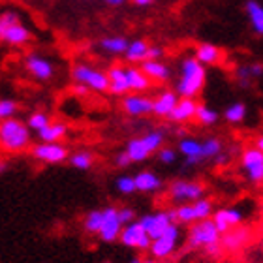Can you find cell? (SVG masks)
<instances>
[{
  "label": "cell",
  "instance_id": "cell-9",
  "mask_svg": "<svg viewBox=\"0 0 263 263\" xmlns=\"http://www.w3.org/2000/svg\"><path fill=\"white\" fill-rule=\"evenodd\" d=\"M179 242H181V228H179V224H173L165 233H162L158 239L153 241L151 250H148L151 258H154L156 261L170 259L179 247Z\"/></svg>",
  "mask_w": 263,
  "mask_h": 263
},
{
  "label": "cell",
  "instance_id": "cell-35",
  "mask_svg": "<svg viewBox=\"0 0 263 263\" xmlns=\"http://www.w3.org/2000/svg\"><path fill=\"white\" fill-rule=\"evenodd\" d=\"M220 119L218 111H214L213 107H209L205 104H199L197 105V113H196V121L201 124V126H213L216 124Z\"/></svg>",
  "mask_w": 263,
  "mask_h": 263
},
{
  "label": "cell",
  "instance_id": "cell-10",
  "mask_svg": "<svg viewBox=\"0 0 263 263\" xmlns=\"http://www.w3.org/2000/svg\"><path fill=\"white\" fill-rule=\"evenodd\" d=\"M30 154L32 158H36L42 164H62L66 160H70V151L66 147L64 143H42L40 141L38 145H34L30 148Z\"/></svg>",
  "mask_w": 263,
  "mask_h": 263
},
{
  "label": "cell",
  "instance_id": "cell-25",
  "mask_svg": "<svg viewBox=\"0 0 263 263\" xmlns=\"http://www.w3.org/2000/svg\"><path fill=\"white\" fill-rule=\"evenodd\" d=\"M66 136H68V124L62 121H53L49 126L38 132V139L42 143H62Z\"/></svg>",
  "mask_w": 263,
  "mask_h": 263
},
{
  "label": "cell",
  "instance_id": "cell-39",
  "mask_svg": "<svg viewBox=\"0 0 263 263\" xmlns=\"http://www.w3.org/2000/svg\"><path fill=\"white\" fill-rule=\"evenodd\" d=\"M117 190L121 194H124V196H130V194L137 192V186H136V177L132 175H122L117 179L115 182Z\"/></svg>",
  "mask_w": 263,
  "mask_h": 263
},
{
  "label": "cell",
  "instance_id": "cell-43",
  "mask_svg": "<svg viewBox=\"0 0 263 263\" xmlns=\"http://www.w3.org/2000/svg\"><path fill=\"white\" fill-rule=\"evenodd\" d=\"M130 164H132V160H130V156H128L126 151H122V153H119L115 156V165H117V167H128Z\"/></svg>",
  "mask_w": 263,
  "mask_h": 263
},
{
  "label": "cell",
  "instance_id": "cell-31",
  "mask_svg": "<svg viewBox=\"0 0 263 263\" xmlns=\"http://www.w3.org/2000/svg\"><path fill=\"white\" fill-rule=\"evenodd\" d=\"M100 49L109 53V55H122L126 53L128 45H130V40H126L124 36H105L98 42Z\"/></svg>",
  "mask_w": 263,
  "mask_h": 263
},
{
  "label": "cell",
  "instance_id": "cell-27",
  "mask_svg": "<svg viewBox=\"0 0 263 263\" xmlns=\"http://www.w3.org/2000/svg\"><path fill=\"white\" fill-rule=\"evenodd\" d=\"M194 57L203 66H214L222 61V49L214 44H199L194 51Z\"/></svg>",
  "mask_w": 263,
  "mask_h": 263
},
{
  "label": "cell",
  "instance_id": "cell-50",
  "mask_svg": "<svg viewBox=\"0 0 263 263\" xmlns=\"http://www.w3.org/2000/svg\"><path fill=\"white\" fill-rule=\"evenodd\" d=\"M132 263H158L154 258H147V259H141V258H136Z\"/></svg>",
  "mask_w": 263,
  "mask_h": 263
},
{
  "label": "cell",
  "instance_id": "cell-47",
  "mask_svg": "<svg viewBox=\"0 0 263 263\" xmlns=\"http://www.w3.org/2000/svg\"><path fill=\"white\" fill-rule=\"evenodd\" d=\"M228 162H230V154H228V153H222L218 158H216V164H220V165L228 164Z\"/></svg>",
  "mask_w": 263,
  "mask_h": 263
},
{
  "label": "cell",
  "instance_id": "cell-32",
  "mask_svg": "<svg viewBox=\"0 0 263 263\" xmlns=\"http://www.w3.org/2000/svg\"><path fill=\"white\" fill-rule=\"evenodd\" d=\"M222 153H224V143L220 137H207L201 141L203 160H216Z\"/></svg>",
  "mask_w": 263,
  "mask_h": 263
},
{
  "label": "cell",
  "instance_id": "cell-4",
  "mask_svg": "<svg viewBox=\"0 0 263 263\" xmlns=\"http://www.w3.org/2000/svg\"><path fill=\"white\" fill-rule=\"evenodd\" d=\"M222 239V233L218 231L213 218L199 220L196 224L188 226L186 233V248L188 250H205L211 245H216Z\"/></svg>",
  "mask_w": 263,
  "mask_h": 263
},
{
  "label": "cell",
  "instance_id": "cell-40",
  "mask_svg": "<svg viewBox=\"0 0 263 263\" xmlns=\"http://www.w3.org/2000/svg\"><path fill=\"white\" fill-rule=\"evenodd\" d=\"M156 156H158V160L162 164H173L177 160V151L171 147H162L158 153H156Z\"/></svg>",
  "mask_w": 263,
  "mask_h": 263
},
{
  "label": "cell",
  "instance_id": "cell-22",
  "mask_svg": "<svg viewBox=\"0 0 263 263\" xmlns=\"http://www.w3.org/2000/svg\"><path fill=\"white\" fill-rule=\"evenodd\" d=\"M179 153L184 156L186 165H197L205 162L201 154V141L196 139V137H182L179 141Z\"/></svg>",
  "mask_w": 263,
  "mask_h": 263
},
{
  "label": "cell",
  "instance_id": "cell-16",
  "mask_svg": "<svg viewBox=\"0 0 263 263\" xmlns=\"http://www.w3.org/2000/svg\"><path fill=\"white\" fill-rule=\"evenodd\" d=\"M124 230V224L119 218V209L117 207H105L104 209V224L100 230L98 237L104 242H115L121 239V233Z\"/></svg>",
  "mask_w": 263,
  "mask_h": 263
},
{
  "label": "cell",
  "instance_id": "cell-44",
  "mask_svg": "<svg viewBox=\"0 0 263 263\" xmlns=\"http://www.w3.org/2000/svg\"><path fill=\"white\" fill-rule=\"evenodd\" d=\"M164 57V49L160 45H151L148 47V59L147 61H160Z\"/></svg>",
  "mask_w": 263,
  "mask_h": 263
},
{
  "label": "cell",
  "instance_id": "cell-21",
  "mask_svg": "<svg viewBox=\"0 0 263 263\" xmlns=\"http://www.w3.org/2000/svg\"><path fill=\"white\" fill-rule=\"evenodd\" d=\"M154 109L153 115L162 117V119H167L171 115V111L175 109V105L179 104L181 96L175 92V90H162L158 96H154Z\"/></svg>",
  "mask_w": 263,
  "mask_h": 263
},
{
  "label": "cell",
  "instance_id": "cell-8",
  "mask_svg": "<svg viewBox=\"0 0 263 263\" xmlns=\"http://www.w3.org/2000/svg\"><path fill=\"white\" fill-rule=\"evenodd\" d=\"M241 171L245 179L254 186L263 184V153L256 147H247L241 153Z\"/></svg>",
  "mask_w": 263,
  "mask_h": 263
},
{
  "label": "cell",
  "instance_id": "cell-34",
  "mask_svg": "<svg viewBox=\"0 0 263 263\" xmlns=\"http://www.w3.org/2000/svg\"><path fill=\"white\" fill-rule=\"evenodd\" d=\"M247 105L242 104V102H235V104H231L230 107H226L224 111V119L230 124H239V122H242L245 119H247Z\"/></svg>",
  "mask_w": 263,
  "mask_h": 263
},
{
  "label": "cell",
  "instance_id": "cell-29",
  "mask_svg": "<svg viewBox=\"0 0 263 263\" xmlns=\"http://www.w3.org/2000/svg\"><path fill=\"white\" fill-rule=\"evenodd\" d=\"M30 38H32L30 30H28L23 23H19V25L11 27L10 30L6 32V36L2 38V44L11 45V47H21V45H27L28 42H30Z\"/></svg>",
  "mask_w": 263,
  "mask_h": 263
},
{
  "label": "cell",
  "instance_id": "cell-48",
  "mask_svg": "<svg viewBox=\"0 0 263 263\" xmlns=\"http://www.w3.org/2000/svg\"><path fill=\"white\" fill-rule=\"evenodd\" d=\"M104 2L107 6H111V8H119V6H122L126 0H104Z\"/></svg>",
  "mask_w": 263,
  "mask_h": 263
},
{
  "label": "cell",
  "instance_id": "cell-15",
  "mask_svg": "<svg viewBox=\"0 0 263 263\" xmlns=\"http://www.w3.org/2000/svg\"><path fill=\"white\" fill-rule=\"evenodd\" d=\"M121 105H122V111L128 117H147V115H153L154 100L145 96V94L130 92L126 96H122Z\"/></svg>",
  "mask_w": 263,
  "mask_h": 263
},
{
  "label": "cell",
  "instance_id": "cell-53",
  "mask_svg": "<svg viewBox=\"0 0 263 263\" xmlns=\"http://www.w3.org/2000/svg\"><path fill=\"white\" fill-rule=\"evenodd\" d=\"M0 121H2V119H0Z\"/></svg>",
  "mask_w": 263,
  "mask_h": 263
},
{
  "label": "cell",
  "instance_id": "cell-6",
  "mask_svg": "<svg viewBox=\"0 0 263 263\" xmlns=\"http://www.w3.org/2000/svg\"><path fill=\"white\" fill-rule=\"evenodd\" d=\"M71 79L77 85H83V87H87L88 90H94V92H109L107 71L94 68L90 64H85V62H79L71 68Z\"/></svg>",
  "mask_w": 263,
  "mask_h": 263
},
{
  "label": "cell",
  "instance_id": "cell-19",
  "mask_svg": "<svg viewBox=\"0 0 263 263\" xmlns=\"http://www.w3.org/2000/svg\"><path fill=\"white\" fill-rule=\"evenodd\" d=\"M197 102L192 98H181L179 104L175 105V109L171 111V115L167 117V121L175 122V124H186L190 121H196L197 113Z\"/></svg>",
  "mask_w": 263,
  "mask_h": 263
},
{
  "label": "cell",
  "instance_id": "cell-13",
  "mask_svg": "<svg viewBox=\"0 0 263 263\" xmlns=\"http://www.w3.org/2000/svg\"><path fill=\"white\" fill-rule=\"evenodd\" d=\"M119 241H121L124 247L137 248V250H151V245H153V239L148 237L147 231L143 230V226L139 224V220L124 226V230H122Z\"/></svg>",
  "mask_w": 263,
  "mask_h": 263
},
{
  "label": "cell",
  "instance_id": "cell-38",
  "mask_svg": "<svg viewBox=\"0 0 263 263\" xmlns=\"http://www.w3.org/2000/svg\"><path fill=\"white\" fill-rule=\"evenodd\" d=\"M19 15H17L15 11H4V13H0V42L2 38L6 36V32L10 30L11 27H15L19 25Z\"/></svg>",
  "mask_w": 263,
  "mask_h": 263
},
{
  "label": "cell",
  "instance_id": "cell-36",
  "mask_svg": "<svg viewBox=\"0 0 263 263\" xmlns=\"http://www.w3.org/2000/svg\"><path fill=\"white\" fill-rule=\"evenodd\" d=\"M104 224V211H90L83 220V228L87 233H100Z\"/></svg>",
  "mask_w": 263,
  "mask_h": 263
},
{
  "label": "cell",
  "instance_id": "cell-5",
  "mask_svg": "<svg viewBox=\"0 0 263 263\" xmlns=\"http://www.w3.org/2000/svg\"><path fill=\"white\" fill-rule=\"evenodd\" d=\"M175 224L179 226H192L199 220L213 218L214 214V203L211 197H201L194 203H184V205H177L171 209Z\"/></svg>",
  "mask_w": 263,
  "mask_h": 263
},
{
  "label": "cell",
  "instance_id": "cell-12",
  "mask_svg": "<svg viewBox=\"0 0 263 263\" xmlns=\"http://www.w3.org/2000/svg\"><path fill=\"white\" fill-rule=\"evenodd\" d=\"M250 241H252V230L248 226H237V228H233V230H230L228 233L222 235L220 245H222L224 252L237 254L245 250L250 245Z\"/></svg>",
  "mask_w": 263,
  "mask_h": 263
},
{
  "label": "cell",
  "instance_id": "cell-41",
  "mask_svg": "<svg viewBox=\"0 0 263 263\" xmlns=\"http://www.w3.org/2000/svg\"><path fill=\"white\" fill-rule=\"evenodd\" d=\"M119 218L124 226L132 224V222H136V211L130 207H121L119 209Z\"/></svg>",
  "mask_w": 263,
  "mask_h": 263
},
{
  "label": "cell",
  "instance_id": "cell-30",
  "mask_svg": "<svg viewBox=\"0 0 263 263\" xmlns=\"http://www.w3.org/2000/svg\"><path fill=\"white\" fill-rule=\"evenodd\" d=\"M245 11H247L248 21L252 25V30L258 36H263V4L258 0H247Z\"/></svg>",
  "mask_w": 263,
  "mask_h": 263
},
{
  "label": "cell",
  "instance_id": "cell-7",
  "mask_svg": "<svg viewBox=\"0 0 263 263\" xmlns=\"http://www.w3.org/2000/svg\"><path fill=\"white\" fill-rule=\"evenodd\" d=\"M207 188L203 182L186 181V179H177L167 186V197L175 205H184V203H194L197 199L205 197Z\"/></svg>",
  "mask_w": 263,
  "mask_h": 263
},
{
  "label": "cell",
  "instance_id": "cell-42",
  "mask_svg": "<svg viewBox=\"0 0 263 263\" xmlns=\"http://www.w3.org/2000/svg\"><path fill=\"white\" fill-rule=\"evenodd\" d=\"M222 252H224V250H222V245H220V242H216V245H211L209 248H205V250H203V254H205V256H209V258H220V256H222Z\"/></svg>",
  "mask_w": 263,
  "mask_h": 263
},
{
  "label": "cell",
  "instance_id": "cell-3",
  "mask_svg": "<svg viewBox=\"0 0 263 263\" xmlns=\"http://www.w3.org/2000/svg\"><path fill=\"white\" fill-rule=\"evenodd\" d=\"M164 141L165 132L162 128H156V130H148L147 134L139 137H132L124 151L130 156L132 164H137V162H145L147 158H151L154 153H158L164 147Z\"/></svg>",
  "mask_w": 263,
  "mask_h": 263
},
{
  "label": "cell",
  "instance_id": "cell-46",
  "mask_svg": "<svg viewBox=\"0 0 263 263\" xmlns=\"http://www.w3.org/2000/svg\"><path fill=\"white\" fill-rule=\"evenodd\" d=\"M73 92L79 94V96H87V94H88V88L83 87V85H76V87H73Z\"/></svg>",
  "mask_w": 263,
  "mask_h": 263
},
{
  "label": "cell",
  "instance_id": "cell-20",
  "mask_svg": "<svg viewBox=\"0 0 263 263\" xmlns=\"http://www.w3.org/2000/svg\"><path fill=\"white\" fill-rule=\"evenodd\" d=\"M261 76H263V64H259V62L241 64V66H237L235 71H233L235 83L242 88H248L254 81H258Z\"/></svg>",
  "mask_w": 263,
  "mask_h": 263
},
{
  "label": "cell",
  "instance_id": "cell-11",
  "mask_svg": "<svg viewBox=\"0 0 263 263\" xmlns=\"http://www.w3.org/2000/svg\"><path fill=\"white\" fill-rule=\"evenodd\" d=\"M139 224L143 226V230L147 231L151 239H158L162 233L170 230L171 226L175 224V218H173V213L170 211H156V213L145 214L139 218Z\"/></svg>",
  "mask_w": 263,
  "mask_h": 263
},
{
  "label": "cell",
  "instance_id": "cell-24",
  "mask_svg": "<svg viewBox=\"0 0 263 263\" xmlns=\"http://www.w3.org/2000/svg\"><path fill=\"white\" fill-rule=\"evenodd\" d=\"M126 76H128V85H130L132 92L143 94L145 90H148V88L153 87V81H151V79L143 73L141 68H137V66L128 64L126 66Z\"/></svg>",
  "mask_w": 263,
  "mask_h": 263
},
{
  "label": "cell",
  "instance_id": "cell-33",
  "mask_svg": "<svg viewBox=\"0 0 263 263\" xmlns=\"http://www.w3.org/2000/svg\"><path fill=\"white\" fill-rule=\"evenodd\" d=\"M70 165L76 170L88 171L94 165V154L90 151H76L73 154H70Z\"/></svg>",
  "mask_w": 263,
  "mask_h": 263
},
{
  "label": "cell",
  "instance_id": "cell-2",
  "mask_svg": "<svg viewBox=\"0 0 263 263\" xmlns=\"http://www.w3.org/2000/svg\"><path fill=\"white\" fill-rule=\"evenodd\" d=\"M30 128L27 122L19 119H6L0 121V151L6 154L23 153L30 147Z\"/></svg>",
  "mask_w": 263,
  "mask_h": 263
},
{
  "label": "cell",
  "instance_id": "cell-17",
  "mask_svg": "<svg viewBox=\"0 0 263 263\" xmlns=\"http://www.w3.org/2000/svg\"><path fill=\"white\" fill-rule=\"evenodd\" d=\"M213 220L218 231L224 235L228 233L230 230L237 228V226H242L245 222V213H242V209L239 207H224V209H216L213 214Z\"/></svg>",
  "mask_w": 263,
  "mask_h": 263
},
{
  "label": "cell",
  "instance_id": "cell-51",
  "mask_svg": "<svg viewBox=\"0 0 263 263\" xmlns=\"http://www.w3.org/2000/svg\"><path fill=\"white\" fill-rule=\"evenodd\" d=\"M6 170H8V162H6V160L2 158V156H0V175H2V173H4Z\"/></svg>",
  "mask_w": 263,
  "mask_h": 263
},
{
  "label": "cell",
  "instance_id": "cell-45",
  "mask_svg": "<svg viewBox=\"0 0 263 263\" xmlns=\"http://www.w3.org/2000/svg\"><path fill=\"white\" fill-rule=\"evenodd\" d=\"M132 4H136L137 8H148L154 4V0H132Z\"/></svg>",
  "mask_w": 263,
  "mask_h": 263
},
{
  "label": "cell",
  "instance_id": "cell-23",
  "mask_svg": "<svg viewBox=\"0 0 263 263\" xmlns=\"http://www.w3.org/2000/svg\"><path fill=\"white\" fill-rule=\"evenodd\" d=\"M139 68L151 81L165 83L171 79V68L162 61H145L143 64H139Z\"/></svg>",
  "mask_w": 263,
  "mask_h": 263
},
{
  "label": "cell",
  "instance_id": "cell-28",
  "mask_svg": "<svg viewBox=\"0 0 263 263\" xmlns=\"http://www.w3.org/2000/svg\"><path fill=\"white\" fill-rule=\"evenodd\" d=\"M148 47L151 45L145 40H132L126 53H124V59L128 64H143L148 59Z\"/></svg>",
  "mask_w": 263,
  "mask_h": 263
},
{
  "label": "cell",
  "instance_id": "cell-1",
  "mask_svg": "<svg viewBox=\"0 0 263 263\" xmlns=\"http://www.w3.org/2000/svg\"><path fill=\"white\" fill-rule=\"evenodd\" d=\"M205 83H207V66H203L194 55L184 57L181 61V68H179L175 92L181 98L196 100L201 94Z\"/></svg>",
  "mask_w": 263,
  "mask_h": 263
},
{
  "label": "cell",
  "instance_id": "cell-14",
  "mask_svg": "<svg viewBox=\"0 0 263 263\" xmlns=\"http://www.w3.org/2000/svg\"><path fill=\"white\" fill-rule=\"evenodd\" d=\"M25 70L28 71V76H32L38 81H51L55 76L53 62L40 53H28L25 57Z\"/></svg>",
  "mask_w": 263,
  "mask_h": 263
},
{
  "label": "cell",
  "instance_id": "cell-49",
  "mask_svg": "<svg viewBox=\"0 0 263 263\" xmlns=\"http://www.w3.org/2000/svg\"><path fill=\"white\" fill-rule=\"evenodd\" d=\"M254 147L259 148V151L263 153V134H261V136L256 137V141H254Z\"/></svg>",
  "mask_w": 263,
  "mask_h": 263
},
{
  "label": "cell",
  "instance_id": "cell-37",
  "mask_svg": "<svg viewBox=\"0 0 263 263\" xmlns=\"http://www.w3.org/2000/svg\"><path fill=\"white\" fill-rule=\"evenodd\" d=\"M51 115L49 113H45V111H34L32 115L28 117V121H27V124H28V128L32 132H42L45 126H49L51 124Z\"/></svg>",
  "mask_w": 263,
  "mask_h": 263
},
{
  "label": "cell",
  "instance_id": "cell-18",
  "mask_svg": "<svg viewBox=\"0 0 263 263\" xmlns=\"http://www.w3.org/2000/svg\"><path fill=\"white\" fill-rule=\"evenodd\" d=\"M107 77H109V92L115 96H126L130 94V85H128L126 66L113 64L107 68Z\"/></svg>",
  "mask_w": 263,
  "mask_h": 263
},
{
  "label": "cell",
  "instance_id": "cell-26",
  "mask_svg": "<svg viewBox=\"0 0 263 263\" xmlns=\"http://www.w3.org/2000/svg\"><path fill=\"white\" fill-rule=\"evenodd\" d=\"M134 177H136L137 192L153 194V192H158L160 188H162V179H160L154 171H139V173Z\"/></svg>",
  "mask_w": 263,
  "mask_h": 263
},
{
  "label": "cell",
  "instance_id": "cell-52",
  "mask_svg": "<svg viewBox=\"0 0 263 263\" xmlns=\"http://www.w3.org/2000/svg\"><path fill=\"white\" fill-rule=\"evenodd\" d=\"M261 220H263V203H261Z\"/></svg>",
  "mask_w": 263,
  "mask_h": 263
}]
</instances>
